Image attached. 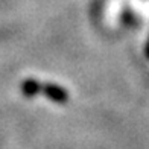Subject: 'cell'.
Listing matches in <instances>:
<instances>
[{
    "label": "cell",
    "mask_w": 149,
    "mask_h": 149,
    "mask_svg": "<svg viewBox=\"0 0 149 149\" xmlns=\"http://www.w3.org/2000/svg\"><path fill=\"white\" fill-rule=\"evenodd\" d=\"M145 53H146V56L149 58V37H148V41H146V46H145Z\"/></svg>",
    "instance_id": "3"
},
{
    "label": "cell",
    "mask_w": 149,
    "mask_h": 149,
    "mask_svg": "<svg viewBox=\"0 0 149 149\" xmlns=\"http://www.w3.org/2000/svg\"><path fill=\"white\" fill-rule=\"evenodd\" d=\"M20 91H22L26 97L38 96L41 94V81H37L33 78H28L20 84Z\"/></svg>",
    "instance_id": "2"
},
{
    "label": "cell",
    "mask_w": 149,
    "mask_h": 149,
    "mask_svg": "<svg viewBox=\"0 0 149 149\" xmlns=\"http://www.w3.org/2000/svg\"><path fill=\"white\" fill-rule=\"evenodd\" d=\"M41 94L53 104L65 105L70 100V94L63 85L55 82H41Z\"/></svg>",
    "instance_id": "1"
}]
</instances>
